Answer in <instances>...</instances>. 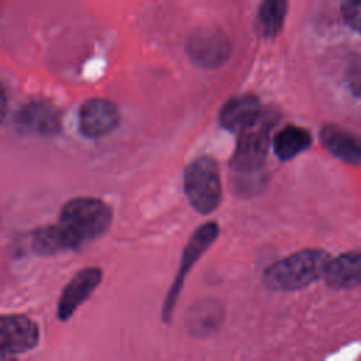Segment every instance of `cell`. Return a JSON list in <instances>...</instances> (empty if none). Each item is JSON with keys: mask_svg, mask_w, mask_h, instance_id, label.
<instances>
[{"mask_svg": "<svg viewBox=\"0 0 361 361\" xmlns=\"http://www.w3.org/2000/svg\"><path fill=\"white\" fill-rule=\"evenodd\" d=\"M183 190L190 206L202 213L214 212L223 196L221 176L217 162L212 157H197L183 172Z\"/></svg>", "mask_w": 361, "mask_h": 361, "instance_id": "277c9868", "label": "cell"}, {"mask_svg": "<svg viewBox=\"0 0 361 361\" xmlns=\"http://www.w3.org/2000/svg\"><path fill=\"white\" fill-rule=\"evenodd\" d=\"M111 220V207L102 199L92 196H78L68 200L59 213V223L80 245L103 235Z\"/></svg>", "mask_w": 361, "mask_h": 361, "instance_id": "3957f363", "label": "cell"}, {"mask_svg": "<svg viewBox=\"0 0 361 361\" xmlns=\"http://www.w3.org/2000/svg\"><path fill=\"white\" fill-rule=\"evenodd\" d=\"M264 110L259 99L252 93H244L228 99L219 114L220 126L231 133H241L254 126Z\"/></svg>", "mask_w": 361, "mask_h": 361, "instance_id": "8fae6325", "label": "cell"}, {"mask_svg": "<svg viewBox=\"0 0 361 361\" xmlns=\"http://www.w3.org/2000/svg\"><path fill=\"white\" fill-rule=\"evenodd\" d=\"M103 271L97 267H87L78 271L63 288L56 307V317L61 322L69 320L76 309L86 302L100 285Z\"/></svg>", "mask_w": 361, "mask_h": 361, "instance_id": "ba28073f", "label": "cell"}, {"mask_svg": "<svg viewBox=\"0 0 361 361\" xmlns=\"http://www.w3.org/2000/svg\"><path fill=\"white\" fill-rule=\"evenodd\" d=\"M357 1H361V0H357Z\"/></svg>", "mask_w": 361, "mask_h": 361, "instance_id": "d6986e66", "label": "cell"}, {"mask_svg": "<svg viewBox=\"0 0 361 361\" xmlns=\"http://www.w3.org/2000/svg\"><path fill=\"white\" fill-rule=\"evenodd\" d=\"M14 124L21 134L55 135L61 130V114L54 104L32 100L17 110Z\"/></svg>", "mask_w": 361, "mask_h": 361, "instance_id": "9c48e42d", "label": "cell"}, {"mask_svg": "<svg viewBox=\"0 0 361 361\" xmlns=\"http://www.w3.org/2000/svg\"><path fill=\"white\" fill-rule=\"evenodd\" d=\"M320 138L324 147L333 152L336 157L354 162L361 164V138L337 127L327 126L322 130Z\"/></svg>", "mask_w": 361, "mask_h": 361, "instance_id": "5bb4252c", "label": "cell"}, {"mask_svg": "<svg viewBox=\"0 0 361 361\" xmlns=\"http://www.w3.org/2000/svg\"><path fill=\"white\" fill-rule=\"evenodd\" d=\"M312 144L310 133L299 126H285L272 138V151L281 161H289L307 149Z\"/></svg>", "mask_w": 361, "mask_h": 361, "instance_id": "9a60e30c", "label": "cell"}, {"mask_svg": "<svg viewBox=\"0 0 361 361\" xmlns=\"http://www.w3.org/2000/svg\"><path fill=\"white\" fill-rule=\"evenodd\" d=\"M286 13V0H264L259 10V25L262 34L274 37L282 27Z\"/></svg>", "mask_w": 361, "mask_h": 361, "instance_id": "e0dca14e", "label": "cell"}, {"mask_svg": "<svg viewBox=\"0 0 361 361\" xmlns=\"http://www.w3.org/2000/svg\"><path fill=\"white\" fill-rule=\"evenodd\" d=\"M274 113L264 111L261 118L250 128L238 133L234 152L230 159L231 171L238 176L235 185L238 190L251 192L264 182L261 172L271 147V128L274 127Z\"/></svg>", "mask_w": 361, "mask_h": 361, "instance_id": "6da1fadb", "label": "cell"}, {"mask_svg": "<svg viewBox=\"0 0 361 361\" xmlns=\"http://www.w3.org/2000/svg\"><path fill=\"white\" fill-rule=\"evenodd\" d=\"M220 233L219 224L216 221H207L202 226H199L193 234L190 235L188 244L183 248L182 257H180V265L176 272V276L173 279V283L171 285L166 298L162 305V319L165 323H169L172 320L173 310L176 307V302L179 298V293L182 290L185 278L189 272V269L197 262V259L207 251V248L217 240Z\"/></svg>", "mask_w": 361, "mask_h": 361, "instance_id": "5b68a950", "label": "cell"}, {"mask_svg": "<svg viewBox=\"0 0 361 361\" xmlns=\"http://www.w3.org/2000/svg\"><path fill=\"white\" fill-rule=\"evenodd\" d=\"M80 247L82 245L61 223L39 227L31 234V250L41 257L75 251Z\"/></svg>", "mask_w": 361, "mask_h": 361, "instance_id": "7c38bea8", "label": "cell"}, {"mask_svg": "<svg viewBox=\"0 0 361 361\" xmlns=\"http://www.w3.org/2000/svg\"><path fill=\"white\" fill-rule=\"evenodd\" d=\"M39 329L25 314H4L0 320V355L14 357L37 347Z\"/></svg>", "mask_w": 361, "mask_h": 361, "instance_id": "8992f818", "label": "cell"}, {"mask_svg": "<svg viewBox=\"0 0 361 361\" xmlns=\"http://www.w3.org/2000/svg\"><path fill=\"white\" fill-rule=\"evenodd\" d=\"M120 123V111L116 103L107 99L94 97L86 100L78 113V128L86 138H100L111 131Z\"/></svg>", "mask_w": 361, "mask_h": 361, "instance_id": "52a82bcc", "label": "cell"}, {"mask_svg": "<svg viewBox=\"0 0 361 361\" xmlns=\"http://www.w3.org/2000/svg\"><path fill=\"white\" fill-rule=\"evenodd\" d=\"M324 278L333 288H351L361 283V251L347 252L334 259L326 269Z\"/></svg>", "mask_w": 361, "mask_h": 361, "instance_id": "4fadbf2b", "label": "cell"}, {"mask_svg": "<svg viewBox=\"0 0 361 361\" xmlns=\"http://www.w3.org/2000/svg\"><path fill=\"white\" fill-rule=\"evenodd\" d=\"M330 259L323 250H302L267 267L262 281L272 290H298L324 276Z\"/></svg>", "mask_w": 361, "mask_h": 361, "instance_id": "7a4b0ae2", "label": "cell"}, {"mask_svg": "<svg viewBox=\"0 0 361 361\" xmlns=\"http://www.w3.org/2000/svg\"><path fill=\"white\" fill-rule=\"evenodd\" d=\"M343 16L348 25L355 30H361V1L348 0L343 6Z\"/></svg>", "mask_w": 361, "mask_h": 361, "instance_id": "ac0fdd59", "label": "cell"}, {"mask_svg": "<svg viewBox=\"0 0 361 361\" xmlns=\"http://www.w3.org/2000/svg\"><path fill=\"white\" fill-rule=\"evenodd\" d=\"M221 319L220 307L213 302H204L192 310L188 317V324L195 334H207L219 326Z\"/></svg>", "mask_w": 361, "mask_h": 361, "instance_id": "2e32d148", "label": "cell"}, {"mask_svg": "<svg viewBox=\"0 0 361 361\" xmlns=\"http://www.w3.org/2000/svg\"><path fill=\"white\" fill-rule=\"evenodd\" d=\"M186 51L196 65L204 69H213L227 61L230 55V44L223 34L202 30L190 35Z\"/></svg>", "mask_w": 361, "mask_h": 361, "instance_id": "30bf717a", "label": "cell"}]
</instances>
